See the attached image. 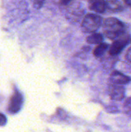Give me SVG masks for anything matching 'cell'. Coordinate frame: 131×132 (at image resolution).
<instances>
[{
	"label": "cell",
	"mask_w": 131,
	"mask_h": 132,
	"mask_svg": "<svg viewBox=\"0 0 131 132\" xmlns=\"http://www.w3.org/2000/svg\"><path fill=\"white\" fill-rule=\"evenodd\" d=\"M103 29L104 35L112 40H117L127 34L125 25L114 17L107 18L103 22Z\"/></svg>",
	"instance_id": "cell-1"
},
{
	"label": "cell",
	"mask_w": 131,
	"mask_h": 132,
	"mask_svg": "<svg viewBox=\"0 0 131 132\" xmlns=\"http://www.w3.org/2000/svg\"><path fill=\"white\" fill-rule=\"evenodd\" d=\"M102 25V18L97 14L86 15L82 22V29L86 32H94Z\"/></svg>",
	"instance_id": "cell-2"
},
{
	"label": "cell",
	"mask_w": 131,
	"mask_h": 132,
	"mask_svg": "<svg viewBox=\"0 0 131 132\" xmlns=\"http://www.w3.org/2000/svg\"><path fill=\"white\" fill-rule=\"evenodd\" d=\"M129 43V36L126 34L123 37L114 40V42L112 43V45L110 46L109 49V53L111 56H117L128 44Z\"/></svg>",
	"instance_id": "cell-3"
},
{
	"label": "cell",
	"mask_w": 131,
	"mask_h": 132,
	"mask_svg": "<svg viewBox=\"0 0 131 132\" xmlns=\"http://www.w3.org/2000/svg\"><path fill=\"white\" fill-rule=\"evenodd\" d=\"M131 81V78L118 70H114L111 73L110 76V82L111 84L122 86L124 84H127Z\"/></svg>",
	"instance_id": "cell-4"
},
{
	"label": "cell",
	"mask_w": 131,
	"mask_h": 132,
	"mask_svg": "<svg viewBox=\"0 0 131 132\" xmlns=\"http://www.w3.org/2000/svg\"><path fill=\"white\" fill-rule=\"evenodd\" d=\"M108 94L112 100L120 101L125 97V89L122 86L110 84L108 88Z\"/></svg>",
	"instance_id": "cell-5"
},
{
	"label": "cell",
	"mask_w": 131,
	"mask_h": 132,
	"mask_svg": "<svg viewBox=\"0 0 131 132\" xmlns=\"http://www.w3.org/2000/svg\"><path fill=\"white\" fill-rule=\"evenodd\" d=\"M23 98L21 95V94L16 92L15 94L12 97L10 102H9V106H8V111L10 113H16L19 111L21 108V105L22 104Z\"/></svg>",
	"instance_id": "cell-6"
},
{
	"label": "cell",
	"mask_w": 131,
	"mask_h": 132,
	"mask_svg": "<svg viewBox=\"0 0 131 132\" xmlns=\"http://www.w3.org/2000/svg\"><path fill=\"white\" fill-rule=\"evenodd\" d=\"M90 9L92 11H94L96 12L103 13L106 11V2L104 1L97 0V1H92L90 3Z\"/></svg>",
	"instance_id": "cell-7"
},
{
	"label": "cell",
	"mask_w": 131,
	"mask_h": 132,
	"mask_svg": "<svg viewBox=\"0 0 131 132\" xmlns=\"http://www.w3.org/2000/svg\"><path fill=\"white\" fill-rule=\"evenodd\" d=\"M105 2H106L107 9H108L110 11L119 12V11H121L124 9V6H123V4L121 3V2L116 1V0H110V1Z\"/></svg>",
	"instance_id": "cell-8"
},
{
	"label": "cell",
	"mask_w": 131,
	"mask_h": 132,
	"mask_svg": "<svg viewBox=\"0 0 131 132\" xmlns=\"http://www.w3.org/2000/svg\"><path fill=\"white\" fill-rule=\"evenodd\" d=\"M108 48H109V45L107 43H102L96 46V48L93 50V55L97 58L102 57L105 54V53L107 52Z\"/></svg>",
	"instance_id": "cell-9"
},
{
	"label": "cell",
	"mask_w": 131,
	"mask_h": 132,
	"mask_svg": "<svg viewBox=\"0 0 131 132\" xmlns=\"http://www.w3.org/2000/svg\"><path fill=\"white\" fill-rule=\"evenodd\" d=\"M103 39V36L100 33H93L92 35L89 36L86 39L88 43L90 44H100L102 43Z\"/></svg>",
	"instance_id": "cell-10"
},
{
	"label": "cell",
	"mask_w": 131,
	"mask_h": 132,
	"mask_svg": "<svg viewBox=\"0 0 131 132\" xmlns=\"http://www.w3.org/2000/svg\"><path fill=\"white\" fill-rule=\"evenodd\" d=\"M123 110L126 114L131 117V97L127 98L126 101L124 102V106H123Z\"/></svg>",
	"instance_id": "cell-11"
},
{
	"label": "cell",
	"mask_w": 131,
	"mask_h": 132,
	"mask_svg": "<svg viewBox=\"0 0 131 132\" xmlns=\"http://www.w3.org/2000/svg\"><path fill=\"white\" fill-rule=\"evenodd\" d=\"M126 59L129 63H131V46L128 48V50L126 53Z\"/></svg>",
	"instance_id": "cell-12"
},
{
	"label": "cell",
	"mask_w": 131,
	"mask_h": 132,
	"mask_svg": "<svg viewBox=\"0 0 131 132\" xmlns=\"http://www.w3.org/2000/svg\"><path fill=\"white\" fill-rule=\"evenodd\" d=\"M6 123V118L4 114H0V125H4Z\"/></svg>",
	"instance_id": "cell-13"
}]
</instances>
